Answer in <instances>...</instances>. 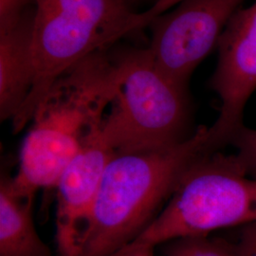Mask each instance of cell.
<instances>
[{
	"mask_svg": "<svg viewBox=\"0 0 256 256\" xmlns=\"http://www.w3.org/2000/svg\"><path fill=\"white\" fill-rule=\"evenodd\" d=\"M182 1V0H156L154 5L150 9L147 10L146 12H144L148 25L155 16L167 12Z\"/></svg>",
	"mask_w": 256,
	"mask_h": 256,
	"instance_id": "16",
	"label": "cell"
},
{
	"mask_svg": "<svg viewBox=\"0 0 256 256\" xmlns=\"http://www.w3.org/2000/svg\"><path fill=\"white\" fill-rule=\"evenodd\" d=\"M12 176L0 180V256H54L37 234L32 218L34 196H21Z\"/></svg>",
	"mask_w": 256,
	"mask_h": 256,
	"instance_id": "10",
	"label": "cell"
},
{
	"mask_svg": "<svg viewBox=\"0 0 256 256\" xmlns=\"http://www.w3.org/2000/svg\"><path fill=\"white\" fill-rule=\"evenodd\" d=\"M245 0H182L151 20L147 48L156 66L187 90L194 70L218 45L230 19Z\"/></svg>",
	"mask_w": 256,
	"mask_h": 256,
	"instance_id": "6",
	"label": "cell"
},
{
	"mask_svg": "<svg viewBox=\"0 0 256 256\" xmlns=\"http://www.w3.org/2000/svg\"><path fill=\"white\" fill-rule=\"evenodd\" d=\"M256 222V178L236 154L202 156L182 174L164 209L135 242L156 247L176 238Z\"/></svg>",
	"mask_w": 256,
	"mask_h": 256,
	"instance_id": "4",
	"label": "cell"
},
{
	"mask_svg": "<svg viewBox=\"0 0 256 256\" xmlns=\"http://www.w3.org/2000/svg\"><path fill=\"white\" fill-rule=\"evenodd\" d=\"M36 6L14 27L0 32V119L14 120L30 93Z\"/></svg>",
	"mask_w": 256,
	"mask_h": 256,
	"instance_id": "9",
	"label": "cell"
},
{
	"mask_svg": "<svg viewBox=\"0 0 256 256\" xmlns=\"http://www.w3.org/2000/svg\"><path fill=\"white\" fill-rule=\"evenodd\" d=\"M36 0H0V32L14 27Z\"/></svg>",
	"mask_w": 256,
	"mask_h": 256,
	"instance_id": "13",
	"label": "cell"
},
{
	"mask_svg": "<svg viewBox=\"0 0 256 256\" xmlns=\"http://www.w3.org/2000/svg\"><path fill=\"white\" fill-rule=\"evenodd\" d=\"M154 246L133 241L110 256H154Z\"/></svg>",
	"mask_w": 256,
	"mask_h": 256,
	"instance_id": "15",
	"label": "cell"
},
{
	"mask_svg": "<svg viewBox=\"0 0 256 256\" xmlns=\"http://www.w3.org/2000/svg\"><path fill=\"white\" fill-rule=\"evenodd\" d=\"M236 246L238 256H256V222L243 226Z\"/></svg>",
	"mask_w": 256,
	"mask_h": 256,
	"instance_id": "14",
	"label": "cell"
},
{
	"mask_svg": "<svg viewBox=\"0 0 256 256\" xmlns=\"http://www.w3.org/2000/svg\"><path fill=\"white\" fill-rule=\"evenodd\" d=\"M208 128L173 147L115 152L72 256H110L135 241L170 198L182 174L208 149Z\"/></svg>",
	"mask_w": 256,
	"mask_h": 256,
	"instance_id": "2",
	"label": "cell"
},
{
	"mask_svg": "<svg viewBox=\"0 0 256 256\" xmlns=\"http://www.w3.org/2000/svg\"><path fill=\"white\" fill-rule=\"evenodd\" d=\"M147 26L144 14L134 12L126 0H36L34 84L27 101L12 120L14 133L30 122L66 70Z\"/></svg>",
	"mask_w": 256,
	"mask_h": 256,
	"instance_id": "3",
	"label": "cell"
},
{
	"mask_svg": "<svg viewBox=\"0 0 256 256\" xmlns=\"http://www.w3.org/2000/svg\"><path fill=\"white\" fill-rule=\"evenodd\" d=\"M102 128V126H101ZM115 151L106 142L101 128L60 174L57 190V256H72L88 218L104 169Z\"/></svg>",
	"mask_w": 256,
	"mask_h": 256,
	"instance_id": "8",
	"label": "cell"
},
{
	"mask_svg": "<svg viewBox=\"0 0 256 256\" xmlns=\"http://www.w3.org/2000/svg\"><path fill=\"white\" fill-rule=\"evenodd\" d=\"M230 144L236 147V156L248 174L256 178V130L244 126L232 138Z\"/></svg>",
	"mask_w": 256,
	"mask_h": 256,
	"instance_id": "12",
	"label": "cell"
},
{
	"mask_svg": "<svg viewBox=\"0 0 256 256\" xmlns=\"http://www.w3.org/2000/svg\"><path fill=\"white\" fill-rule=\"evenodd\" d=\"M218 62L210 88L221 101L220 114L208 128V148L218 152L230 144L244 126L246 104L256 90V2L230 19L218 42Z\"/></svg>",
	"mask_w": 256,
	"mask_h": 256,
	"instance_id": "7",
	"label": "cell"
},
{
	"mask_svg": "<svg viewBox=\"0 0 256 256\" xmlns=\"http://www.w3.org/2000/svg\"><path fill=\"white\" fill-rule=\"evenodd\" d=\"M126 1L128 3H129L130 5H131V3H132V2H134V1H138V0H126Z\"/></svg>",
	"mask_w": 256,
	"mask_h": 256,
	"instance_id": "17",
	"label": "cell"
},
{
	"mask_svg": "<svg viewBox=\"0 0 256 256\" xmlns=\"http://www.w3.org/2000/svg\"><path fill=\"white\" fill-rule=\"evenodd\" d=\"M164 244L165 256H239L236 244L209 236L176 238Z\"/></svg>",
	"mask_w": 256,
	"mask_h": 256,
	"instance_id": "11",
	"label": "cell"
},
{
	"mask_svg": "<svg viewBox=\"0 0 256 256\" xmlns=\"http://www.w3.org/2000/svg\"><path fill=\"white\" fill-rule=\"evenodd\" d=\"M124 75L108 50L84 58L60 75L32 119L12 187L21 196L54 188L64 167L101 128Z\"/></svg>",
	"mask_w": 256,
	"mask_h": 256,
	"instance_id": "1",
	"label": "cell"
},
{
	"mask_svg": "<svg viewBox=\"0 0 256 256\" xmlns=\"http://www.w3.org/2000/svg\"><path fill=\"white\" fill-rule=\"evenodd\" d=\"M118 55L124 75L102 120L106 142L115 152H128L165 149L187 140V90L156 66L147 48Z\"/></svg>",
	"mask_w": 256,
	"mask_h": 256,
	"instance_id": "5",
	"label": "cell"
}]
</instances>
